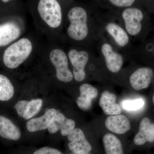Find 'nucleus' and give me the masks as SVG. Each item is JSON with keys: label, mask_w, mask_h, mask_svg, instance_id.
<instances>
[{"label": "nucleus", "mask_w": 154, "mask_h": 154, "mask_svg": "<svg viewBox=\"0 0 154 154\" xmlns=\"http://www.w3.org/2000/svg\"><path fill=\"white\" fill-rule=\"evenodd\" d=\"M70 154H78L74 153H71ZM91 154L89 153V154Z\"/></svg>", "instance_id": "27"}, {"label": "nucleus", "mask_w": 154, "mask_h": 154, "mask_svg": "<svg viewBox=\"0 0 154 154\" xmlns=\"http://www.w3.org/2000/svg\"><path fill=\"white\" fill-rule=\"evenodd\" d=\"M116 96L113 93L107 91L102 93L99 99V104L105 114L111 116L120 115L121 107L116 102Z\"/></svg>", "instance_id": "16"}, {"label": "nucleus", "mask_w": 154, "mask_h": 154, "mask_svg": "<svg viewBox=\"0 0 154 154\" xmlns=\"http://www.w3.org/2000/svg\"><path fill=\"white\" fill-rule=\"evenodd\" d=\"M153 75L152 69L149 67L137 69L130 77L131 87L136 91H140L148 88Z\"/></svg>", "instance_id": "9"}, {"label": "nucleus", "mask_w": 154, "mask_h": 154, "mask_svg": "<svg viewBox=\"0 0 154 154\" xmlns=\"http://www.w3.org/2000/svg\"><path fill=\"white\" fill-rule=\"evenodd\" d=\"M152 101L153 102V104H154V95H153V96Z\"/></svg>", "instance_id": "26"}, {"label": "nucleus", "mask_w": 154, "mask_h": 154, "mask_svg": "<svg viewBox=\"0 0 154 154\" xmlns=\"http://www.w3.org/2000/svg\"><path fill=\"white\" fill-rule=\"evenodd\" d=\"M68 17L70 22L67 30L69 36L77 41L85 39L88 33V16L85 10L81 7H75L69 11Z\"/></svg>", "instance_id": "2"}, {"label": "nucleus", "mask_w": 154, "mask_h": 154, "mask_svg": "<svg viewBox=\"0 0 154 154\" xmlns=\"http://www.w3.org/2000/svg\"><path fill=\"white\" fill-rule=\"evenodd\" d=\"M69 57L73 66L74 76L77 82H82L85 79V68L89 60L88 53L84 51H78L76 50H71Z\"/></svg>", "instance_id": "6"}, {"label": "nucleus", "mask_w": 154, "mask_h": 154, "mask_svg": "<svg viewBox=\"0 0 154 154\" xmlns=\"http://www.w3.org/2000/svg\"><path fill=\"white\" fill-rule=\"evenodd\" d=\"M14 94V88L11 81L5 76L0 74V101H8Z\"/></svg>", "instance_id": "21"}, {"label": "nucleus", "mask_w": 154, "mask_h": 154, "mask_svg": "<svg viewBox=\"0 0 154 154\" xmlns=\"http://www.w3.org/2000/svg\"><path fill=\"white\" fill-rule=\"evenodd\" d=\"M106 128L111 132L117 134H123L131 129L129 119L122 115L110 116L106 118Z\"/></svg>", "instance_id": "15"}, {"label": "nucleus", "mask_w": 154, "mask_h": 154, "mask_svg": "<svg viewBox=\"0 0 154 154\" xmlns=\"http://www.w3.org/2000/svg\"><path fill=\"white\" fill-rule=\"evenodd\" d=\"M101 50L105 58L106 66L108 69L112 72H118L123 65L122 56L118 53L113 51L111 45L108 43L103 44Z\"/></svg>", "instance_id": "13"}, {"label": "nucleus", "mask_w": 154, "mask_h": 154, "mask_svg": "<svg viewBox=\"0 0 154 154\" xmlns=\"http://www.w3.org/2000/svg\"><path fill=\"white\" fill-rule=\"evenodd\" d=\"M50 59L56 70L57 78L63 82H71L73 75L68 68V62L66 54L61 50H53L50 54Z\"/></svg>", "instance_id": "4"}, {"label": "nucleus", "mask_w": 154, "mask_h": 154, "mask_svg": "<svg viewBox=\"0 0 154 154\" xmlns=\"http://www.w3.org/2000/svg\"><path fill=\"white\" fill-rule=\"evenodd\" d=\"M80 96L76 99V104L80 109L84 111L91 109L93 99L97 97V88L88 84H84L79 88Z\"/></svg>", "instance_id": "12"}, {"label": "nucleus", "mask_w": 154, "mask_h": 154, "mask_svg": "<svg viewBox=\"0 0 154 154\" xmlns=\"http://www.w3.org/2000/svg\"><path fill=\"white\" fill-rule=\"evenodd\" d=\"M154 140V124L147 117L141 120L139 131L135 136V144L141 146L146 142H152Z\"/></svg>", "instance_id": "14"}, {"label": "nucleus", "mask_w": 154, "mask_h": 154, "mask_svg": "<svg viewBox=\"0 0 154 154\" xmlns=\"http://www.w3.org/2000/svg\"><path fill=\"white\" fill-rule=\"evenodd\" d=\"M75 123L73 120L67 118L62 113H57L51 124L48 128L50 133H56L60 131V134L63 136L68 135L75 129Z\"/></svg>", "instance_id": "11"}, {"label": "nucleus", "mask_w": 154, "mask_h": 154, "mask_svg": "<svg viewBox=\"0 0 154 154\" xmlns=\"http://www.w3.org/2000/svg\"><path fill=\"white\" fill-rule=\"evenodd\" d=\"M57 113L56 109L51 108L42 116L31 119L26 124L27 129L30 132H34L48 129Z\"/></svg>", "instance_id": "10"}, {"label": "nucleus", "mask_w": 154, "mask_h": 154, "mask_svg": "<svg viewBox=\"0 0 154 154\" xmlns=\"http://www.w3.org/2000/svg\"><path fill=\"white\" fill-rule=\"evenodd\" d=\"M2 2H9V1H8V0H7V1H5V0H3Z\"/></svg>", "instance_id": "25"}, {"label": "nucleus", "mask_w": 154, "mask_h": 154, "mask_svg": "<svg viewBox=\"0 0 154 154\" xmlns=\"http://www.w3.org/2000/svg\"><path fill=\"white\" fill-rule=\"evenodd\" d=\"M21 30L17 24L8 22L0 25V46H5L17 39Z\"/></svg>", "instance_id": "17"}, {"label": "nucleus", "mask_w": 154, "mask_h": 154, "mask_svg": "<svg viewBox=\"0 0 154 154\" xmlns=\"http://www.w3.org/2000/svg\"><path fill=\"white\" fill-rule=\"evenodd\" d=\"M145 102L143 99H139L133 100H125L122 103V107L125 110L129 111H134L142 108Z\"/></svg>", "instance_id": "22"}, {"label": "nucleus", "mask_w": 154, "mask_h": 154, "mask_svg": "<svg viewBox=\"0 0 154 154\" xmlns=\"http://www.w3.org/2000/svg\"><path fill=\"white\" fill-rule=\"evenodd\" d=\"M32 50L30 40L21 38L5 50L3 55L4 63L8 68H16L27 59Z\"/></svg>", "instance_id": "1"}, {"label": "nucleus", "mask_w": 154, "mask_h": 154, "mask_svg": "<svg viewBox=\"0 0 154 154\" xmlns=\"http://www.w3.org/2000/svg\"><path fill=\"white\" fill-rule=\"evenodd\" d=\"M122 16L128 32L132 36L138 34L141 30V22L143 18L142 11L136 8H127L123 11Z\"/></svg>", "instance_id": "7"}, {"label": "nucleus", "mask_w": 154, "mask_h": 154, "mask_svg": "<svg viewBox=\"0 0 154 154\" xmlns=\"http://www.w3.org/2000/svg\"><path fill=\"white\" fill-rule=\"evenodd\" d=\"M108 33L114 38L117 44L122 47L128 43L129 37L125 31L116 24L110 23L106 26Z\"/></svg>", "instance_id": "20"}, {"label": "nucleus", "mask_w": 154, "mask_h": 154, "mask_svg": "<svg viewBox=\"0 0 154 154\" xmlns=\"http://www.w3.org/2000/svg\"><path fill=\"white\" fill-rule=\"evenodd\" d=\"M40 17L48 26L57 28L62 21L61 8L59 3L56 0H41L38 5Z\"/></svg>", "instance_id": "3"}, {"label": "nucleus", "mask_w": 154, "mask_h": 154, "mask_svg": "<svg viewBox=\"0 0 154 154\" xmlns=\"http://www.w3.org/2000/svg\"><path fill=\"white\" fill-rule=\"evenodd\" d=\"M33 154H63L62 153L57 149L49 147H43L38 149L34 152Z\"/></svg>", "instance_id": "23"}, {"label": "nucleus", "mask_w": 154, "mask_h": 154, "mask_svg": "<svg viewBox=\"0 0 154 154\" xmlns=\"http://www.w3.org/2000/svg\"><path fill=\"white\" fill-rule=\"evenodd\" d=\"M19 128L8 118L0 116V136L11 140H17L21 137Z\"/></svg>", "instance_id": "18"}, {"label": "nucleus", "mask_w": 154, "mask_h": 154, "mask_svg": "<svg viewBox=\"0 0 154 154\" xmlns=\"http://www.w3.org/2000/svg\"><path fill=\"white\" fill-rule=\"evenodd\" d=\"M106 154H123L121 141L112 134H107L103 139Z\"/></svg>", "instance_id": "19"}, {"label": "nucleus", "mask_w": 154, "mask_h": 154, "mask_svg": "<svg viewBox=\"0 0 154 154\" xmlns=\"http://www.w3.org/2000/svg\"><path fill=\"white\" fill-rule=\"evenodd\" d=\"M134 0H110V2L116 6L119 7H130L134 4Z\"/></svg>", "instance_id": "24"}, {"label": "nucleus", "mask_w": 154, "mask_h": 154, "mask_svg": "<svg viewBox=\"0 0 154 154\" xmlns=\"http://www.w3.org/2000/svg\"><path fill=\"white\" fill-rule=\"evenodd\" d=\"M67 136L70 141L69 148L72 153L88 154L91 152L92 146L82 130L79 128H75Z\"/></svg>", "instance_id": "5"}, {"label": "nucleus", "mask_w": 154, "mask_h": 154, "mask_svg": "<svg viewBox=\"0 0 154 154\" xmlns=\"http://www.w3.org/2000/svg\"><path fill=\"white\" fill-rule=\"evenodd\" d=\"M42 105V100L41 99H34L30 101H19L14 107L20 117L28 120L39 112Z\"/></svg>", "instance_id": "8"}]
</instances>
